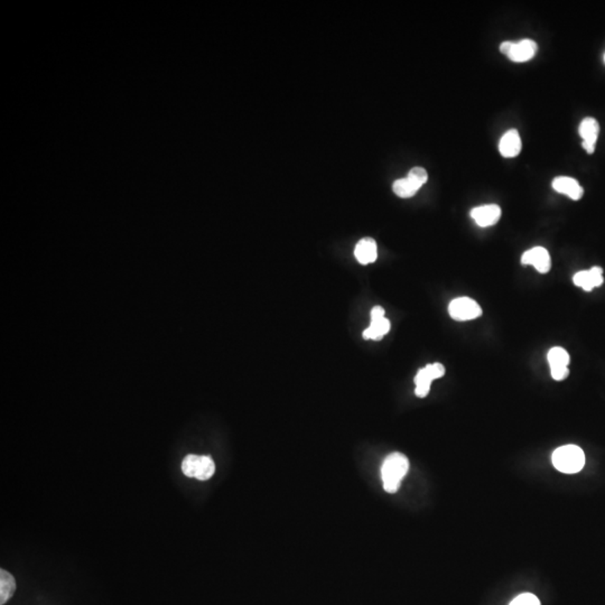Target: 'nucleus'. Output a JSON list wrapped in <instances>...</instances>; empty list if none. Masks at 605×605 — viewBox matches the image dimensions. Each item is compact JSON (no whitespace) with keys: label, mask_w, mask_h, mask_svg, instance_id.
Instances as JSON below:
<instances>
[{"label":"nucleus","mask_w":605,"mask_h":605,"mask_svg":"<svg viewBox=\"0 0 605 605\" xmlns=\"http://www.w3.org/2000/svg\"><path fill=\"white\" fill-rule=\"evenodd\" d=\"M410 470V461L403 454L392 453L383 461L381 468L383 489L388 493L397 492L401 488V481L406 477Z\"/></svg>","instance_id":"1"},{"label":"nucleus","mask_w":605,"mask_h":605,"mask_svg":"<svg viewBox=\"0 0 605 605\" xmlns=\"http://www.w3.org/2000/svg\"><path fill=\"white\" fill-rule=\"evenodd\" d=\"M553 465L565 474H575L585 465V454L576 445H564L553 453Z\"/></svg>","instance_id":"2"},{"label":"nucleus","mask_w":605,"mask_h":605,"mask_svg":"<svg viewBox=\"0 0 605 605\" xmlns=\"http://www.w3.org/2000/svg\"><path fill=\"white\" fill-rule=\"evenodd\" d=\"M182 472L189 478L207 481L213 477L215 464L210 457H200L190 454L182 462Z\"/></svg>","instance_id":"3"},{"label":"nucleus","mask_w":605,"mask_h":605,"mask_svg":"<svg viewBox=\"0 0 605 605\" xmlns=\"http://www.w3.org/2000/svg\"><path fill=\"white\" fill-rule=\"evenodd\" d=\"M448 313L453 320L465 322L480 318L482 309L478 302L470 297H459L450 302Z\"/></svg>","instance_id":"4"},{"label":"nucleus","mask_w":605,"mask_h":605,"mask_svg":"<svg viewBox=\"0 0 605 605\" xmlns=\"http://www.w3.org/2000/svg\"><path fill=\"white\" fill-rule=\"evenodd\" d=\"M444 374H445V368L439 362L433 365H428L425 368L421 369L414 379L416 385L415 395L419 398L426 397L430 392L433 380L439 379Z\"/></svg>","instance_id":"5"},{"label":"nucleus","mask_w":605,"mask_h":605,"mask_svg":"<svg viewBox=\"0 0 605 605\" xmlns=\"http://www.w3.org/2000/svg\"><path fill=\"white\" fill-rule=\"evenodd\" d=\"M550 374L553 379L556 381H563L570 374L568 365H570V354L564 347H555L549 350L547 354Z\"/></svg>","instance_id":"6"},{"label":"nucleus","mask_w":605,"mask_h":605,"mask_svg":"<svg viewBox=\"0 0 605 605\" xmlns=\"http://www.w3.org/2000/svg\"><path fill=\"white\" fill-rule=\"evenodd\" d=\"M371 323L363 332L365 340H381L390 331V322L385 318V309L381 306H374L371 309Z\"/></svg>","instance_id":"7"},{"label":"nucleus","mask_w":605,"mask_h":605,"mask_svg":"<svg viewBox=\"0 0 605 605\" xmlns=\"http://www.w3.org/2000/svg\"><path fill=\"white\" fill-rule=\"evenodd\" d=\"M521 264L532 266L540 273H547L552 268V259L546 248L534 247L522 255Z\"/></svg>","instance_id":"8"},{"label":"nucleus","mask_w":605,"mask_h":605,"mask_svg":"<svg viewBox=\"0 0 605 605\" xmlns=\"http://www.w3.org/2000/svg\"><path fill=\"white\" fill-rule=\"evenodd\" d=\"M574 285L584 289L585 291H592L594 288L602 286L604 282L603 269L601 267H592L588 270H582L573 277Z\"/></svg>","instance_id":"9"},{"label":"nucleus","mask_w":605,"mask_h":605,"mask_svg":"<svg viewBox=\"0 0 605 605\" xmlns=\"http://www.w3.org/2000/svg\"><path fill=\"white\" fill-rule=\"evenodd\" d=\"M501 209L497 204L478 207L471 211V218L481 228L494 226L501 218Z\"/></svg>","instance_id":"10"},{"label":"nucleus","mask_w":605,"mask_h":605,"mask_svg":"<svg viewBox=\"0 0 605 605\" xmlns=\"http://www.w3.org/2000/svg\"><path fill=\"white\" fill-rule=\"evenodd\" d=\"M538 45L535 41H532V39H522L519 42H512L507 57L512 62H527V61H530L536 55Z\"/></svg>","instance_id":"11"},{"label":"nucleus","mask_w":605,"mask_h":605,"mask_svg":"<svg viewBox=\"0 0 605 605\" xmlns=\"http://www.w3.org/2000/svg\"><path fill=\"white\" fill-rule=\"evenodd\" d=\"M579 133L583 140V148L588 151V154H593L599 137V122L594 118L583 119V122L579 125Z\"/></svg>","instance_id":"12"},{"label":"nucleus","mask_w":605,"mask_h":605,"mask_svg":"<svg viewBox=\"0 0 605 605\" xmlns=\"http://www.w3.org/2000/svg\"><path fill=\"white\" fill-rule=\"evenodd\" d=\"M553 189L558 193L568 196L574 201H579L584 195V190L575 178L568 176H558L552 183Z\"/></svg>","instance_id":"13"},{"label":"nucleus","mask_w":605,"mask_h":605,"mask_svg":"<svg viewBox=\"0 0 605 605\" xmlns=\"http://www.w3.org/2000/svg\"><path fill=\"white\" fill-rule=\"evenodd\" d=\"M522 143L520 135L516 129H510L502 136L499 143V151L506 158L518 156L521 151Z\"/></svg>","instance_id":"14"},{"label":"nucleus","mask_w":605,"mask_h":605,"mask_svg":"<svg viewBox=\"0 0 605 605\" xmlns=\"http://www.w3.org/2000/svg\"><path fill=\"white\" fill-rule=\"evenodd\" d=\"M356 260L361 265L372 264L377 260V242L372 238H363L358 242L354 250Z\"/></svg>","instance_id":"15"},{"label":"nucleus","mask_w":605,"mask_h":605,"mask_svg":"<svg viewBox=\"0 0 605 605\" xmlns=\"http://www.w3.org/2000/svg\"><path fill=\"white\" fill-rule=\"evenodd\" d=\"M16 582L14 576L7 570H0V604L3 605L15 593Z\"/></svg>","instance_id":"16"},{"label":"nucleus","mask_w":605,"mask_h":605,"mask_svg":"<svg viewBox=\"0 0 605 605\" xmlns=\"http://www.w3.org/2000/svg\"><path fill=\"white\" fill-rule=\"evenodd\" d=\"M392 190L395 192L396 195L399 196L401 199H410L417 193L419 189L406 177L397 180L392 185Z\"/></svg>","instance_id":"17"},{"label":"nucleus","mask_w":605,"mask_h":605,"mask_svg":"<svg viewBox=\"0 0 605 605\" xmlns=\"http://www.w3.org/2000/svg\"><path fill=\"white\" fill-rule=\"evenodd\" d=\"M407 178L419 190L428 182V174L423 167H414L410 169Z\"/></svg>","instance_id":"18"},{"label":"nucleus","mask_w":605,"mask_h":605,"mask_svg":"<svg viewBox=\"0 0 605 605\" xmlns=\"http://www.w3.org/2000/svg\"><path fill=\"white\" fill-rule=\"evenodd\" d=\"M509 605H540V601L534 594L524 593L513 599Z\"/></svg>","instance_id":"19"},{"label":"nucleus","mask_w":605,"mask_h":605,"mask_svg":"<svg viewBox=\"0 0 605 605\" xmlns=\"http://www.w3.org/2000/svg\"><path fill=\"white\" fill-rule=\"evenodd\" d=\"M511 44H512V42H510V41H506V42L502 43L500 45V52L504 54V55H508L509 50H510Z\"/></svg>","instance_id":"20"},{"label":"nucleus","mask_w":605,"mask_h":605,"mask_svg":"<svg viewBox=\"0 0 605 605\" xmlns=\"http://www.w3.org/2000/svg\"><path fill=\"white\" fill-rule=\"evenodd\" d=\"M604 62H605V55H604Z\"/></svg>","instance_id":"21"}]
</instances>
